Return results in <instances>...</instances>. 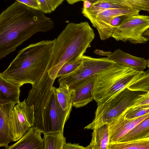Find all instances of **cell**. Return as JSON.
I'll list each match as a JSON object with an SVG mask.
<instances>
[{"instance_id":"4dcf8cb0","label":"cell","mask_w":149,"mask_h":149,"mask_svg":"<svg viewBox=\"0 0 149 149\" xmlns=\"http://www.w3.org/2000/svg\"><path fill=\"white\" fill-rule=\"evenodd\" d=\"M85 149V147L79 145L78 144L66 143L63 149Z\"/></svg>"},{"instance_id":"f546056e","label":"cell","mask_w":149,"mask_h":149,"mask_svg":"<svg viewBox=\"0 0 149 149\" xmlns=\"http://www.w3.org/2000/svg\"><path fill=\"white\" fill-rule=\"evenodd\" d=\"M30 8L40 10L39 5L37 0H15Z\"/></svg>"},{"instance_id":"ba28073f","label":"cell","mask_w":149,"mask_h":149,"mask_svg":"<svg viewBox=\"0 0 149 149\" xmlns=\"http://www.w3.org/2000/svg\"><path fill=\"white\" fill-rule=\"evenodd\" d=\"M81 63L75 70L60 77L58 82H64L69 87L78 81L95 75L114 65L116 63L107 57L95 58L83 55Z\"/></svg>"},{"instance_id":"ffe728a7","label":"cell","mask_w":149,"mask_h":149,"mask_svg":"<svg viewBox=\"0 0 149 149\" xmlns=\"http://www.w3.org/2000/svg\"><path fill=\"white\" fill-rule=\"evenodd\" d=\"M44 149H63L66 143L63 133L54 131L43 133Z\"/></svg>"},{"instance_id":"cb8c5ba5","label":"cell","mask_w":149,"mask_h":149,"mask_svg":"<svg viewBox=\"0 0 149 149\" xmlns=\"http://www.w3.org/2000/svg\"><path fill=\"white\" fill-rule=\"evenodd\" d=\"M129 9L149 12V0H101Z\"/></svg>"},{"instance_id":"4316f807","label":"cell","mask_w":149,"mask_h":149,"mask_svg":"<svg viewBox=\"0 0 149 149\" xmlns=\"http://www.w3.org/2000/svg\"><path fill=\"white\" fill-rule=\"evenodd\" d=\"M81 58L65 63L59 70L56 78L69 74L77 69L81 63Z\"/></svg>"},{"instance_id":"d4e9b609","label":"cell","mask_w":149,"mask_h":149,"mask_svg":"<svg viewBox=\"0 0 149 149\" xmlns=\"http://www.w3.org/2000/svg\"><path fill=\"white\" fill-rule=\"evenodd\" d=\"M127 88L130 90L145 92L149 91V70L140 72L129 85Z\"/></svg>"},{"instance_id":"836d02e7","label":"cell","mask_w":149,"mask_h":149,"mask_svg":"<svg viewBox=\"0 0 149 149\" xmlns=\"http://www.w3.org/2000/svg\"><path fill=\"white\" fill-rule=\"evenodd\" d=\"M143 35L149 39V29L145 32Z\"/></svg>"},{"instance_id":"d6986e66","label":"cell","mask_w":149,"mask_h":149,"mask_svg":"<svg viewBox=\"0 0 149 149\" xmlns=\"http://www.w3.org/2000/svg\"><path fill=\"white\" fill-rule=\"evenodd\" d=\"M59 87L53 86L52 88L56 94L58 100L64 110H72L74 97L73 90L65 83H59Z\"/></svg>"},{"instance_id":"484cf974","label":"cell","mask_w":149,"mask_h":149,"mask_svg":"<svg viewBox=\"0 0 149 149\" xmlns=\"http://www.w3.org/2000/svg\"><path fill=\"white\" fill-rule=\"evenodd\" d=\"M40 10L44 13L50 14L54 11L65 0H37Z\"/></svg>"},{"instance_id":"8fae6325","label":"cell","mask_w":149,"mask_h":149,"mask_svg":"<svg viewBox=\"0 0 149 149\" xmlns=\"http://www.w3.org/2000/svg\"><path fill=\"white\" fill-rule=\"evenodd\" d=\"M149 116V113L133 118L126 117L125 111L117 118L108 124L110 143L118 141L138 124Z\"/></svg>"},{"instance_id":"5b68a950","label":"cell","mask_w":149,"mask_h":149,"mask_svg":"<svg viewBox=\"0 0 149 149\" xmlns=\"http://www.w3.org/2000/svg\"><path fill=\"white\" fill-rule=\"evenodd\" d=\"M55 80L49 77L46 69L39 80L32 86L26 100L28 105L33 107L34 126L43 134L49 132L50 100Z\"/></svg>"},{"instance_id":"e0dca14e","label":"cell","mask_w":149,"mask_h":149,"mask_svg":"<svg viewBox=\"0 0 149 149\" xmlns=\"http://www.w3.org/2000/svg\"><path fill=\"white\" fill-rule=\"evenodd\" d=\"M89 144L85 149H109L110 143L108 124L94 128Z\"/></svg>"},{"instance_id":"7a4b0ae2","label":"cell","mask_w":149,"mask_h":149,"mask_svg":"<svg viewBox=\"0 0 149 149\" xmlns=\"http://www.w3.org/2000/svg\"><path fill=\"white\" fill-rule=\"evenodd\" d=\"M94 32L87 22L70 23L55 39L47 69L55 79L65 63L81 58L95 38Z\"/></svg>"},{"instance_id":"7c38bea8","label":"cell","mask_w":149,"mask_h":149,"mask_svg":"<svg viewBox=\"0 0 149 149\" xmlns=\"http://www.w3.org/2000/svg\"><path fill=\"white\" fill-rule=\"evenodd\" d=\"M95 75L84 79L69 86L74 91L72 106L76 108L83 107L94 100L92 94Z\"/></svg>"},{"instance_id":"6da1fadb","label":"cell","mask_w":149,"mask_h":149,"mask_svg":"<svg viewBox=\"0 0 149 149\" xmlns=\"http://www.w3.org/2000/svg\"><path fill=\"white\" fill-rule=\"evenodd\" d=\"M41 11L15 1L0 15V59L36 33L54 27L53 21Z\"/></svg>"},{"instance_id":"52a82bcc","label":"cell","mask_w":149,"mask_h":149,"mask_svg":"<svg viewBox=\"0 0 149 149\" xmlns=\"http://www.w3.org/2000/svg\"><path fill=\"white\" fill-rule=\"evenodd\" d=\"M149 29V16L139 14L126 16L112 36L116 41L136 44L149 39L143 34Z\"/></svg>"},{"instance_id":"7402d4cb","label":"cell","mask_w":149,"mask_h":149,"mask_svg":"<svg viewBox=\"0 0 149 149\" xmlns=\"http://www.w3.org/2000/svg\"><path fill=\"white\" fill-rule=\"evenodd\" d=\"M148 137H149V116L138 124L118 141H124Z\"/></svg>"},{"instance_id":"3957f363","label":"cell","mask_w":149,"mask_h":149,"mask_svg":"<svg viewBox=\"0 0 149 149\" xmlns=\"http://www.w3.org/2000/svg\"><path fill=\"white\" fill-rule=\"evenodd\" d=\"M55 39L32 44L18 52L8 68L1 74L20 87L37 83L47 69Z\"/></svg>"},{"instance_id":"4fadbf2b","label":"cell","mask_w":149,"mask_h":149,"mask_svg":"<svg viewBox=\"0 0 149 149\" xmlns=\"http://www.w3.org/2000/svg\"><path fill=\"white\" fill-rule=\"evenodd\" d=\"M71 110H64L63 109L52 87L49 111V132L58 131L63 133L65 125L69 117Z\"/></svg>"},{"instance_id":"1f68e13d","label":"cell","mask_w":149,"mask_h":149,"mask_svg":"<svg viewBox=\"0 0 149 149\" xmlns=\"http://www.w3.org/2000/svg\"><path fill=\"white\" fill-rule=\"evenodd\" d=\"M94 53L99 56H109L112 53L110 52H106L102 50L96 49L95 50Z\"/></svg>"},{"instance_id":"ac0fdd59","label":"cell","mask_w":149,"mask_h":149,"mask_svg":"<svg viewBox=\"0 0 149 149\" xmlns=\"http://www.w3.org/2000/svg\"><path fill=\"white\" fill-rule=\"evenodd\" d=\"M20 87L7 80L0 74V100L17 104L19 101Z\"/></svg>"},{"instance_id":"5bb4252c","label":"cell","mask_w":149,"mask_h":149,"mask_svg":"<svg viewBox=\"0 0 149 149\" xmlns=\"http://www.w3.org/2000/svg\"><path fill=\"white\" fill-rule=\"evenodd\" d=\"M16 103L0 100V147L5 148L13 141L10 129V116Z\"/></svg>"},{"instance_id":"603a6c76","label":"cell","mask_w":149,"mask_h":149,"mask_svg":"<svg viewBox=\"0 0 149 149\" xmlns=\"http://www.w3.org/2000/svg\"><path fill=\"white\" fill-rule=\"evenodd\" d=\"M149 149V137L109 143V149Z\"/></svg>"},{"instance_id":"30bf717a","label":"cell","mask_w":149,"mask_h":149,"mask_svg":"<svg viewBox=\"0 0 149 149\" xmlns=\"http://www.w3.org/2000/svg\"><path fill=\"white\" fill-rule=\"evenodd\" d=\"M140 11L125 8L106 9L98 13L90 21L97 30L100 39L105 40L110 37L109 26L112 19L120 15L129 16L139 14Z\"/></svg>"},{"instance_id":"9c48e42d","label":"cell","mask_w":149,"mask_h":149,"mask_svg":"<svg viewBox=\"0 0 149 149\" xmlns=\"http://www.w3.org/2000/svg\"><path fill=\"white\" fill-rule=\"evenodd\" d=\"M34 123L33 106L28 105L26 99L19 101L13 108L10 116V129L13 141L21 139Z\"/></svg>"},{"instance_id":"83f0119b","label":"cell","mask_w":149,"mask_h":149,"mask_svg":"<svg viewBox=\"0 0 149 149\" xmlns=\"http://www.w3.org/2000/svg\"><path fill=\"white\" fill-rule=\"evenodd\" d=\"M149 107V91L139 94L127 109Z\"/></svg>"},{"instance_id":"8992f818","label":"cell","mask_w":149,"mask_h":149,"mask_svg":"<svg viewBox=\"0 0 149 149\" xmlns=\"http://www.w3.org/2000/svg\"><path fill=\"white\" fill-rule=\"evenodd\" d=\"M143 92L126 88L110 100L98 104L93 120L84 129L93 130L111 123L131 106L138 95Z\"/></svg>"},{"instance_id":"277c9868","label":"cell","mask_w":149,"mask_h":149,"mask_svg":"<svg viewBox=\"0 0 149 149\" xmlns=\"http://www.w3.org/2000/svg\"><path fill=\"white\" fill-rule=\"evenodd\" d=\"M140 72L116 63L95 75L92 94L97 105L110 100L128 86Z\"/></svg>"},{"instance_id":"f1b7e54d","label":"cell","mask_w":149,"mask_h":149,"mask_svg":"<svg viewBox=\"0 0 149 149\" xmlns=\"http://www.w3.org/2000/svg\"><path fill=\"white\" fill-rule=\"evenodd\" d=\"M126 117L133 118L141 116L149 113V107L126 109L125 111Z\"/></svg>"},{"instance_id":"2e32d148","label":"cell","mask_w":149,"mask_h":149,"mask_svg":"<svg viewBox=\"0 0 149 149\" xmlns=\"http://www.w3.org/2000/svg\"><path fill=\"white\" fill-rule=\"evenodd\" d=\"M120 65L131 68L141 72L147 67V60L132 55L118 49L107 57Z\"/></svg>"},{"instance_id":"9a60e30c","label":"cell","mask_w":149,"mask_h":149,"mask_svg":"<svg viewBox=\"0 0 149 149\" xmlns=\"http://www.w3.org/2000/svg\"><path fill=\"white\" fill-rule=\"evenodd\" d=\"M42 133L38 127L32 126L17 142L5 149H44Z\"/></svg>"},{"instance_id":"e575fe53","label":"cell","mask_w":149,"mask_h":149,"mask_svg":"<svg viewBox=\"0 0 149 149\" xmlns=\"http://www.w3.org/2000/svg\"><path fill=\"white\" fill-rule=\"evenodd\" d=\"M147 67L149 68V58L147 60Z\"/></svg>"},{"instance_id":"44dd1931","label":"cell","mask_w":149,"mask_h":149,"mask_svg":"<svg viewBox=\"0 0 149 149\" xmlns=\"http://www.w3.org/2000/svg\"><path fill=\"white\" fill-rule=\"evenodd\" d=\"M124 8L112 3L97 0L93 2L89 7L86 8H83L82 13L84 16L91 21L98 13L104 10L111 8Z\"/></svg>"},{"instance_id":"d6a6232c","label":"cell","mask_w":149,"mask_h":149,"mask_svg":"<svg viewBox=\"0 0 149 149\" xmlns=\"http://www.w3.org/2000/svg\"><path fill=\"white\" fill-rule=\"evenodd\" d=\"M68 3L70 4H73L79 1H84L86 0H65Z\"/></svg>"}]
</instances>
